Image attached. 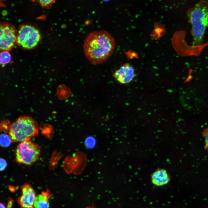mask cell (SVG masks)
<instances>
[{"label":"cell","mask_w":208,"mask_h":208,"mask_svg":"<svg viewBox=\"0 0 208 208\" xmlns=\"http://www.w3.org/2000/svg\"><path fill=\"white\" fill-rule=\"evenodd\" d=\"M115 47L114 38L105 30L90 33L83 44L86 57L91 63L95 65L106 61L112 53Z\"/></svg>","instance_id":"6da1fadb"},{"label":"cell","mask_w":208,"mask_h":208,"mask_svg":"<svg viewBox=\"0 0 208 208\" xmlns=\"http://www.w3.org/2000/svg\"><path fill=\"white\" fill-rule=\"evenodd\" d=\"M187 16L192 26L193 45H199L208 27V1L202 0L197 3L187 11Z\"/></svg>","instance_id":"7a4b0ae2"},{"label":"cell","mask_w":208,"mask_h":208,"mask_svg":"<svg viewBox=\"0 0 208 208\" xmlns=\"http://www.w3.org/2000/svg\"><path fill=\"white\" fill-rule=\"evenodd\" d=\"M36 121L30 116H22L10 125L9 134L12 141L22 142L30 140L38 134Z\"/></svg>","instance_id":"3957f363"},{"label":"cell","mask_w":208,"mask_h":208,"mask_svg":"<svg viewBox=\"0 0 208 208\" xmlns=\"http://www.w3.org/2000/svg\"><path fill=\"white\" fill-rule=\"evenodd\" d=\"M40 148L38 145L30 140L21 142L17 146L16 152V159L18 163L31 165L39 158Z\"/></svg>","instance_id":"277c9868"},{"label":"cell","mask_w":208,"mask_h":208,"mask_svg":"<svg viewBox=\"0 0 208 208\" xmlns=\"http://www.w3.org/2000/svg\"><path fill=\"white\" fill-rule=\"evenodd\" d=\"M41 38L40 33L37 29L30 25H24L19 28L16 42L22 48L30 49L37 45Z\"/></svg>","instance_id":"5b68a950"},{"label":"cell","mask_w":208,"mask_h":208,"mask_svg":"<svg viewBox=\"0 0 208 208\" xmlns=\"http://www.w3.org/2000/svg\"><path fill=\"white\" fill-rule=\"evenodd\" d=\"M16 31L12 25L2 23L0 25V48L1 50L8 51L11 49L16 42Z\"/></svg>","instance_id":"8992f818"},{"label":"cell","mask_w":208,"mask_h":208,"mask_svg":"<svg viewBox=\"0 0 208 208\" xmlns=\"http://www.w3.org/2000/svg\"><path fill=\"white\" fill-rule=\"evenodd\" d=\"M87 161L86 158L83 153L80 152H76L67 159L66 170L70 173L79 174L84 168Z\"/></svg>","instance_id":"52a82bcc"},{"label":"cell","mask_w":208,"mask_h":208,"mask_svg":"<svg viewBox=\"0 0 208 208\" xmlns=\"http://www.w3.org/2000/svg\"><path fill=\"white\" fill-rule=\"evenodd\" d=\"M22 193L18 199L21 208H34L36 196L35 192L29 184L26 183L22 187Z\"/></svg>","instance_id":"ba28073f"},{"label":"cell","mask_w":208,"mask_h":208,"mask_svg":"<svg viewBox=\"0 0 208 208\" xmlns=\"http://www.w3.org/2000/svg\"><path fill=\"white\" fill-rule=\"evenodd\" d=\"M113 76L118 82L122 84L128 83L132 81L135 76V72L133 67L129 64H123L116 71Z\"/></svg>","instance_id":"9c48e42d"},{"label":"cell","mask_w":208,"mask_h":208,"mask_svg":"<svg viewBox=\"0 0 208 208\" xmlns=\"http://www.w3.org/2000/svg\"><path fill=\"white\" fill-rule=\"evenodd\" d=\"M151 180L153 183L156 186H161L167 184L170 178L166 170L163 168L157 169L152 174Z\"/></svg>","instance_id":"30bf717a"},{"label":"cell","mask_w":208,"mask_h":208,"mask_svg":"<svg viewBox=\"0 0 208 208\" xmlns=\"http://www.w3.org/2000/svg\"><path fill=\"white\" fill-rule=\"evenodd\" d=\"M49 194L46 192H44L36 196L34 205V208H49Z\"/></svg>","instance_id":"8fae6325"},{"label":"cell","mask_w":208,"mask_h":208,"mask_svg":"<svg viewBox=\"0 0 208 208\" xmlns=\"http://www.w3.org/2000/svg\"><path fill=\"white\" fill-rule=\"evenodd\" d=\"M11 60V56L8 51H3L0 53V62L1 64L5 65Z\"/></svg>","instance_id":"7c38bea8"},{"label":"cell","mask_w":208,"mask_h":208,"mask_svg":"<svg viewBox=\"0 0 208 208\" xmlns=\"http://www.w3.org/2000/svg\"><path fill=\"white\" fill-rule=\"evenodd\" d=\"M12 139L9 135L5 133H2L0 135V144L4 147H7L10 145Z\"/></svg>","instance_id":"4fadbf2b"},{"label":"cell","mask_w":208,"mask_h":208,"mask_svg":"<svg viewBox=\"0 0 208 208\" xmlns=\"http://www.w3.org/2000/svg\"><path fill=\"white\" fill-rule=\"evenodd\" d=\"M96 143L95 139L92 136L87 138L84 142L86 146L89 149H92L94 147Z\"/></svg>","instance_id":"5bb4252c"},{"label":"cell","mask_w":208,"mask_h":208,"mask_svg":"<svg viewBox=\"0 0 208 208\" xmlns=\"http://www.w3.org/2000/svg\"><path fill=\"white\" fill-rule=\"evenodd\" d=\"M42 7L46 9H49L56 0H36Z\"/></svg>","instance_id":"9a60e30c"},{"label":"cell","mask_w":208,"mask_h":208,"mask_svg":"<svg viewBox=\"0 0 208 208\" xmlns=\"http://www.w3.org/2000/svg\"><path fill=\"white\" fill-rule=\"evenodd\" d=\"M202 135L203 137L205 142V148L208 151V128L203 130L202 132Z\"/></svg>","instance_id":"2e32d148"},{"label":"cell","mask_w":208,"mask_h":208,"mask_svg":"<svg viewBox=\"0 0 208 208\" xmlns=\"http://www.w3.org/2000/svg\"><path fill=\"white\" fill-rule=\"evenodd\" d=\"M7 166V163L5 160L3 158L0 159V171L4 170Z\"/></svg>","instance_id":"e0dca14e"},{"label":"cell","mask_w":208,"mask_h":208,"mask_svg":"<svg viewBox=\"0 0 208 208\" xmlns=\"http://www.w3.org/2000/svg\"><path fill=\"white\" fill-rule=\"evenodd\" d=\"M12 201L11 200H10L8 203L7 208H11L12 206Z\"/></svg>","instance_id":"ac0fdd59"},{"label":"cell","mask_w":208,"mask_h":208,"mask_svg":"<svg viewBox=\"0 0 208 208\" xmlns=\"http://www.w3.org/2000/svg\"><path fill=\"white\" fill-rule=\"evenodd\" d=\"M86 208H97L93 205L87 206Z\"/></svg>","instance_id":"d6986e66"},{"label":"cell","mask_w":208,"mask_h":208,"mask_svg":"<svg viewBox=\"0 0 208 208\" xmlns=\"http://www.w3.org/2000/svg\"><path fill=\"white\" fill-rule=\"evenodd\" d=\"M0 208H7V207L6 208L4 205L2 203H0Z\"/></svg>","instance_id":"ffe728a7"}]
</instances>
